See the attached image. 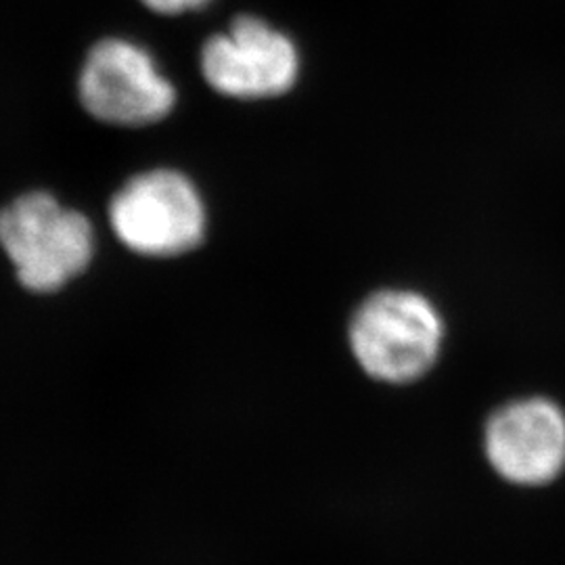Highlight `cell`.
<instances>
[{
  "label": "cell",
  "instance_id": "obj_1",
  "mask_svg": "<svg viewBox=\"0 0 565 565\" xmlns=\"http://www.w3.org/2000/svg\"><path fill=\"white\" fill-rule=\"evenodd\" d=\"M445 323L417 291L384 289L366 298L352 323L350 345L366 375L385 384H411L438 361Z\"/></svg>",
  "mask_w": 565,
  "mask_h": 565
},
{
  "label": "cell",
  "instance_id": "obj_2",
  "mask_svg": "<svg viewBox=\"0 0 565 565\" xmlns=\"http://www.w3.org/2000/svg\"><path fill=\"white\" fill-rule=\"evenodd\" d=\"M93 226L49 193H28L0 212V245L32 291H55L93 256Z\"/></svg>",
  "mask_w": 565,
  "mask_h": 565
},
{
  "label": "cell",
  "instance_id": "obj_3",
  "mask_svg": "<svg viewBox=\"0 0 565 565\" xmlns=\"http://www.w3.org/2000/svg\"><path fill=\"white\" fill-rule=\"evenodd\" d=\"M109 223L128 249L179 256L200 245L205 212L198 189L174 170H151L126 182L109 203Z\"/></svg>",
  "mask_w": 565,
  "mask_h": 565
},
{
  "label": "cell",
  "instance_id": "obj_4",
  "mask_svg": "<svg viewBox=\"0 0 565 565\" xmlns=\"http://www.w3.org/2000/svg\"><path fill=\"white\" fill-rule=\"evenodd\" d=\"M78 93L93 118L118 126L160 121L177 102L174 86L163 78L151 55L121 39H105L90 49Z\"/></svg>",
  "mask_w": 565,
  "mask_h": 565
},
{
  "label": "cell",
  "instance_id": "obj_5",
  "mask_svg": "<svg viewBox=\"0 0 565 565\" xmlns=\"http://www.w3.org/2000/svg\"><path fill=\"white\" fill-rule=\"evenodd\" d=\"M203 78L226 97L268 99L291 90L300 74L296 44L266 21L242 15L203 44Z\"/></svg>",
  "mask_w": 565,
  "mask_h": 565
},
{
  "label": "cell",
  "instance_id": "obj_6",
  "mask_svg": "<svg viewBox=\"0 0 565 565\" xmlns=\"http://www.w3.org/2000/svg\"><path fill=\"white\" fill-rule=\"evenodd\" d=\"M484 450L507 482L551 484L565 469V413L546 398L505 404L486 424Z\"/></svg>",
  "mask_w": 565,
  "mask_h": 565
},
{
  "label": "cell",
  "instance_id": "obj_7",
  "mask_svg": "<svg viewBox=\"0 0 565 565\" xmlns=\"http://www.w3.org/2000/svg\"><path fill=\"white\" fill-rule=\"evenodd\" d=\"M141 2L151 11L162 13V15H181L186 11L202 9L210 0H141Z\"/></svg>",
  "mask_w": 565,
  "mask_h": 565
}]
</instances>
